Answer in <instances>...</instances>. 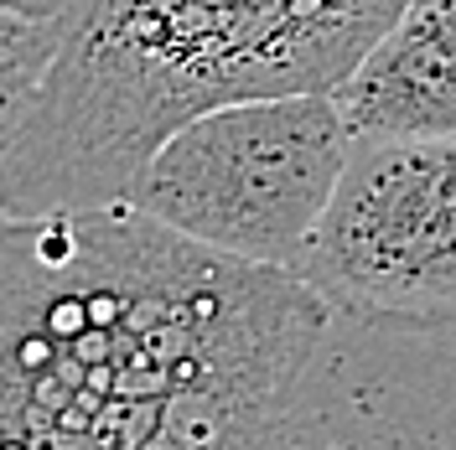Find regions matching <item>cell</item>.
<instances>
[{"instance_id":"1","label":"cell","mask_w":456,"mask_h":450,"mask_svg":"<svg viewBox=\"0 0 456 450\" xmlns=\"http://www.w3.org/2000/svg\"><path fill=\"white\" fill-rule=\"evenodd\" d=\"M332 321L130 202L0 213V450H296Z\"/></svg>"},{"instance_id":"2","label":"cell","mask_w":456,"mask_h":450,"mask_svg":"<svg viewBox=\"0 0 456 450\" xmlns=\"http://www.w3.org/2000/svg\"><path fill=\"white\" fill-rule=\"evenodd\" d=\"M415 0H73L53 73L0 150V213L125 202L192 114L332 93Z\"/></svg>"},{"instance_id":"3","label":"cell","mask_w":456,"mask_h":450,"mask_svg":"<svg viewBox=\"0 0 456 450\" xmlns=\"http://www.w3.org/2000/svg\"><path fill=\"white\" fill-rule=\"evenodd\" d=\"M353 150L332 93H265L192 114L151 150L125 202L255 264L296 269Z\"/></svg>"},{"instance_id":"4","label":"cell","mask_w":456,"mask_h":450,"mask_svg":"<svg viewBox=\"0 0 456 450\" xmlns=\"http://www.w3.org/2000/svg\"><path fill=\"white\" fill-rule=\"evenodd\" d=\"M296 275L342 316L456 326V135H353Z\"/></svg>"},{"instance_id":"5","label":"cell","mask_w":456,"mask_h":450,"mask_svg":"<svg viewBox=\"0 0 456 450\" xmlns=\"http://www.w3.org/2000/svg\"><path fill=\"white\" fill-rule=\"evenodd\" d=\"M296 450H456V337L338 310L301 383Z\"/></svg>"},{"instance_id":"6","label":"cell","mask_w":456,"mask_h":450,"mask_svg":"<svg viewBox=\"0 0 456 450\" xmlns=\"http://www.w3.org/2000/svg\"><path fill=\"white\" fill-rule=\"evenodd\" d=\"M353 135H456V0H415L332 88Z\"/></svg>"},{"instance_id":"7","label":"cell","mask_w":456,"mask_h":450,"mask_svg":"<svg viewBox=\"0 0 456 450\" xmlns=\"http://www.w3.org/2000/svg\"><path fill=\"white\" fill-rule=\"evenodd\" d=\"M62 21H27L0 11V150L27 125L37 93L53 73Z\"/></svg>"},{"instance_id":"8","label":"cell","mask_w":456,"mask_h":450,"mask_svg":"<svg viewBox=\"0 0 456 450\" xmlns=\"http://www.w3.org/2000/svg\"><path fill=\"white\" fill-rule=\"evenodd\" d=\"M73 0H0L5 16H27V21H62Z\"/></svg>"},{"instance_id":"9","label":"cell","mask_w":456,"mask_h":450,"mask_svg":"<svg viewBox=\"0 0 456 450\" xmlns=\"http://www.w3.org/2000/svg\"><path fill=\"white\" fill-rule=\"evenodd\" d=\"M452 337H456V326H452Z\"/></svg>"}]
</instances>
